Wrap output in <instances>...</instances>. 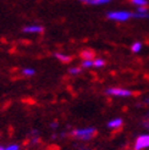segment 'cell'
Here are the masks:
<instances>
[{
	"instance_id": "cell-1",
	"label": "cell",
	"mask_w": 149,
	"mask_h": 150,
	"mask_svg": "<svg viewBox=\"0 0 149 150\" xmlns=\"http://www.w3.org/2000/svg\"><path fill=\"white\" fill-rule=\"evenodd\" d=\"M96 136V129L94 127H86V128H78L72 131V137L79 139V140H92L94 137Z\"/></svg>"
},
{
	"instance_id": "cell-2",
	"label": "cell",
	"mask_w": 149,
	"mask_h": 150,
	"mask_svg": "<svg viewBox=\"0 0 149 150\" xmlns=\"http://www.w3.org/2000/svg\"><path fill=\"white\" fill-rule=\"evenodd\" d=\"M106 17L111 21H117V22H126L130 18H132V12L126 11V10H116V11H109L106 13Z\"/></svg>"
},
{
	"instance_id": "cell-3",
	"label": "cell",
	"mask_w": 149,
	"mask_h": 150,
	"mask_svg": "<svg viewBox=\"0 0 149 150\" xmlns=\"http://www.w3.org/2000/svg\"><path fill=\"white\" fill-rule=\"evenodd\" d=\"M108 95H113V96H120V98H127V96L132 95V92L128 89H123V88H109L105 91Z\"/></svg>"
},
{
	"instance_id": "cell-4",
	"label": "cell",
	"mask_w": 149,
	"mask_h": 150,
	"mask_svg": "<svg viewBox=\"0 0 149 150\" xmlns=\"http://www.w3.org/2000/svg\"><path fill=\"white\" fill-rule=\"evenodd\" d=\"M145 148H149V134H142L139 136L133 145V150H143Z\"/></svg>"
},
{
	"instance_id": "cell-5",
	"label": "cell",
	"mask_w": 149,
	"mask_h": 150,
	"mask_svg": "<svg viewBox=\"0 0 149 150\" xmlns=\"http://www.w3.org/2000/svg\"><path fill=\"white\" fill-rule=\"evenodd\" d=\"M43 31H44L43 26H39V25H29L22 28V32L28 34H40L43 33Z\"/></svg>"
},
{
	"instance_id": "cell-6",
	"label": "cell",
	"mask_w": 149,
	"mask_h": 150,
	"mask_svg": "<svg viewBox=\"0 0 149 150\" xmlns=\"http://www.w3.org/2000/svg\"><path fill=\"white\" fill-rule=\"evenodd\" d=\"M132 18H140V20L149 18V12L145 7H137V10L132 12Z\"/></svg>"
},
{
	"instance_id": "cell-7",
	"label": "cell",
	"mask_w": 149,
	"mask_h": 150,
	"mask_svg": "<svg viewBox=\"0 0 149 150\" xmlns=\"http://www.w3.org/2000/svg\"><path fill=\"white\" fill-rule=\"evenodd\" d=\"M81 3H84L87 5H92V6H99V5H105L109 4L114 0H78Z\"/></svg>"
},
{
	"instance_id": "cell-8",
	"label": "cell",
	"mask_w": 149,
	"mask_h": 150,
	"mask_svg": "<svg viewBox=\"0 0 149 150\" xmlns=\"http://www.w3.org/2000/svg\"><path fill=\"white\" fill-rule=\"evenodd\" d=\"M122 120L121 118H114V120H111V121L108 122V127L111 129H117V128H121V126H122Z\"/></svg>"
},
{
	"instance_id": "cell-9",
	"label": "cell",
	"mask_w": 149,
	"mask_h": 150,
	"mask_svg": "<svg viewBox=\"0 0 149 150\" xmlns=\"http://www.w3.org/2000/svg\"><path fill=\"white\" fill-rule=\"evenodd\" d=\"M54 56H55L57 60H60L61 62H64V64H67V62H70L71 60H72V57H71L70 55L62 54V52H55V54H54Z\"/></svg>"
},
{
	"instance_id": "cell-10",
	"label": "cell",
	"mask_w": 149,
	"mask_h": 150,
	"mask_svg": "<svg viewBox=\"0 0 149 150\" xmlns=\"http://www.w3.org/2000/svg\"><path fill=\"white\" fill-rule=\"evenodd\" d=\"M81 57L83 60H94V52L92 50H83L81 52Z\"/></svg>"
},
{
	"instance_id": "cell-11",
	"label": "cell",
	"mask_w": 149,
	"mask_h": 150,
	"mask_svg": "<svg viewBox=\"0 0 149 150\" xmlns=\"http://www.w3.org/2000/svg\"><path fill=\"white\" fill-rule=\"evenodd\" d=\"M131 4L136 7H145L148 5V0H131Z\"/></svg>"
},
{
	"instance_id": "cell-12",
	"label": "cell",
	"mask_w": 149,
	"mask_h": 150,
	"mask_svg": "<svg viewBox=\"0 0 149 150\" xmlns=\"http://www.w3.org/2000/svg\"><path fill=\"white\" fill-rule=\"evenodd\" d=\"M23 76H27V77H31V76H34L35 74V70L34 69H31V67H27V69H23L21 71Z\"/></svg>"
},
{
	"instance_id": "cell-13",
	"label": "cell",
	"mask_w": 149,
	"mask_h": 150,
	"mask_svg": "<svg viewBox=\"0 0 149 150\" xmlns=\"http://www.w3.org/2000/svg\"><path fill=\"white\" fill-rule=\"evenodd\" d=\"M131 50H132V52H139L140 50H142V43L140 42H135L131 45Z\"/></svg>"
},
{
	"instance_id": "cell-14",
	"label": "cell",
	"mask_w": 149,
	"mask_h": 150,
	"mask_svg": "<svg viewBox=\"0 0 149 150\" xmlns=\"http://www.w3.org/2000/svg\"><path fill=\"white\" fill-rule=\"evenodd\" d=\"M105 66V61L103 59H94V62H93V67L95 69H100V67Z\"/></svg>"
},
{
	"instance_id": "cell-15",
	"label": "cell",
	"mask_w": 149,
	"mask_h": 150,
	"mask_svg": "<svg viewBox=\"0 0 149 150\" xmlns=\"http://www.w3.org/2000/svg\"><path fill=\"white\" fill-rule=\"evenodd\" d=\"M93 62L94 60H83L82 61V67L83 69H91V67H93Z\"/></svg>"
},
{
	"instance_id": "cell-16",
	"label": "cell",
	"mask_w": 149,
	"mask_h": 150,
	"mask_svg": "<svg viewBox=\"0 0 149 150\" xmlns=\"http://www.w3.org/2000/svg\"><path fill=\"white\" fill-rule=\"evenodd\" d=\"M69 73L73 74V76H76V74L81 73V69H79V67H71V69H69Z\"/></svg>"
},
{
	"instance_id": "cell-17",
	"label": "cell",
	"mask_w": 149,
	"mask_h": 150,
	"mask_svg": "<svg viewBox=\"0 0 149 150\" xmlns=\"http://www.w3.org/2000/svg\"><path fill=\"white\" fill-rule=\"evenodd\" d=\"M3 150H20V145L18 144H10L6 148H4Z\"/></svg>"
},
{
	"instance_id": "cell-18",
	"label": "cell",
	"mask_w": 149,
	"mask_h": 150,
	"mask_svg": "<svg viewBox=\"0 0 149 150\" xmlns=\"http://www.w3.org/2000/svg\"><path fill=\"white\" fill-rule=\"evenodd\" d=\"M56 127H57V123H56V122L51 123V128H56Z\"/></svg>"
},
{
	"instance_id": "cell-19",
	"label": "cell",
	"mask_w": 149,
	"mask_h": 150,
	"mask_svg": "<svg viewBox=\"0 0 149 150\" xmlns=\"http://www.w3.org/2000/svg\"><path fill=\"white\" fill-rule=\"evenodd\" d=\"M3 149H4V148H3V146H0V150H3Z\"/></svg>"
}]
</instances>
